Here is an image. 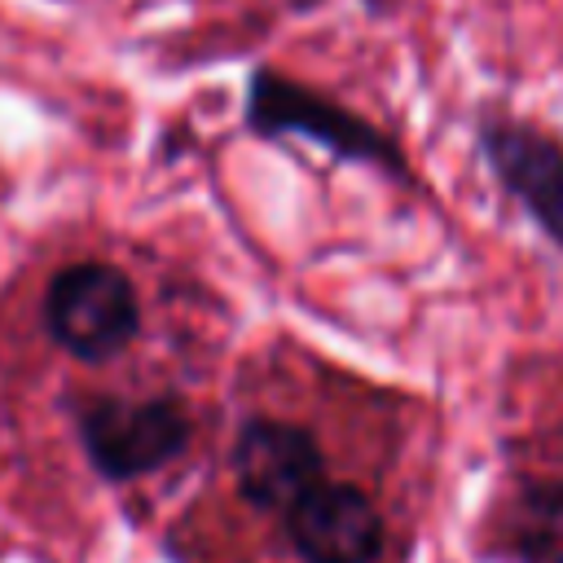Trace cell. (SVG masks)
Masks as SVG:
<instances>
[{
    "mask_svg": "<svg viewBox=\"0 0 563 563\" xmlns=\"http://www.w3.org/2000/svg\"><path fill=\"white\" fill-rule=\"evenodd\" d=\"M493 541L515 563H563V444H541L515 466Z\"/></svg>",
    "mask_w": 563,
    "mask_h": 563,
    "instance_id": "277c9868",
    "label": "cell"
},
{
    "mask_svg": "<svg viewBox=\"0 0 563 563\" xmlns=\"http://www.w3.org/2000/svg\"><path fill=\"white\" fill-rule=\"evenodd\" d=\"M405 405L295 339L233 378L202 484L180 506L176 563H405Z\"/></svg>",
    "mask_w": 563,
    "mask_h": 563,
    "instance_id": "7a4b0ae2",
    "label": "cell"
},
{
    "mask_svg": "<svg viewBox=\"0 0 563 563\" xmlns=\"http://www.w3.org/2000/svg\"><path fill=\"white\" fill-rule=\"evenodd\" d=\"M216 290L123 238H75L0 295V497L44 532L158 510L220 431Z\"/></svg>",
    "mask_w": 563,
    "mask_h": 563,
    "instance_id": "6da1fadb",
    "label": "cell"
},
{
    "mask_svg": "<svg viewBox=\"0 0 563 563\" xmlns=\"http://www.w3.org/2000/svg\"><path fill=\"white\" fill-rule=\"evenodd\" d=\"M479 145L497 180L528 207V216L554 242H563V150L559 141L528 123L493 119L479 128Z\"/></svg>",
    "mask_w": 563,
    "mask_h": 563,
    "instance_id": "5b68a950",
    "label": "cell"
},
{
    "mask_svg": "<svg viewBox=\"0 0 563 563\" xmlns=\"http://www.w3.org/2000/svg\"><path fill=\"white\" fill-rule=\"evenodd\" d=\"M251 123L260 132H299V136H312L347 158H369V163H383V167H400L396 158V145L374 132L365 119H356L352 110L334 106L330 97L286 79V75H273V70H260L255 84H251Z\"/></svg>",
    "mask_w": 563,
    "mask_h": 563,
    "instance_id": "3957f363",
    "label": "cell"
}]
</instances>
